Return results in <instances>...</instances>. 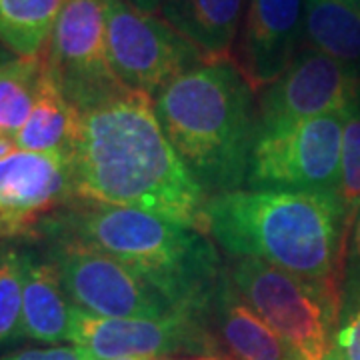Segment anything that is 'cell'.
Here are the masks:
<instances>
[{"label": "cell", "mask_w": 360, "mask_h": 360, "mask_svg": "<svg viewBox=\"0 0 360 360\" xmlns=\"http://www.w3.org/2000/svg\"><path fill=\"white\" fill-rule=\"evenodd\" d=\"M77 196L146 210L208 234V194L158 122L155 101L129 92L82 115L72 153Z\"/></svg>", "instance_id": "1"}, {"label": "cell", "mask_w": 360, "mask_h": 360, "mask_svg": "<svg viewBox=\"0 0 360 360\" xmlns=\"http://www.w3.org/2000/svg\"><path fill=\"white\" fill-rule=\"evenodd\" d=\"M22 248H0V348L13 347L25 338L22 326Z\"/></svg>", "instance_id": "21"}, {"label": "cell", "mask_w": 360, "mask_h": 360, "mask_svg": "<svg viewBox=\"0 0 360 360\" xmlns=\"http://www.w3.org/2000/svg\"><path fill=\"white\" fill-rule=\"evenodd\" d=\"M255 86L234 63L205 60L155 98L158 122L208 198L240 191L258 129Z\"/></svg>", "instance_id": "4"}, {"label": "cell", "mask_w": 360, "mask_h": 360, "mask_svg": "<svg viewBox=\"0 0 360 360\" xmlns=\"http://www.w3.org/2000/svg\"><path fill=\"white\" fill-rule=\"evenodd\" d=\"M231 283L300 360H324L342 310V292L257 258H234Z\"/></svg>", "instance_id": "5"}, {"label": "cell", "mask_w": 360, "mask_h": 360, "mask_svg": "<svg viewBox=\"0 0 360 360\" xmlns=\"http://www.w3.org/2000/svg\"><path fill=\"white\" fill-rule=\"evenodd\" d=\"M46 60L58 90L82 115L132 92L108 63L104 0H66Z\"/></svg>", "instance_id": "9"}, {"label": "cell", "mask_w": 360, "mask_h": 360, "mask_svg": "<svg viewBox=\"0 0 360 360\" xmlns=\"http://www.w3.org/2000/svg\"><path fill=\"white\" fill-rule=\"evenodd\" d=\"M324 360H360V300L342 304Z\"/></svg>", "instance_id": "23"}, {"label": "cell", "mask_w": 360, "mask_h": 360, "mask_svg": "<svg viewBox=\"0 0 360 360\" xmlns=\"http://www.w3.org/2000/svg\"><path fill=\"white\" fill-rule=\"evenodd\" d=\"M205 360H217V359H205Z\"/></svg>", "instance_id": "30"}, {"label": "cell", "mask_w": 360, "mask_h": 360, "mask_svg": "<svg viewBox=\"0 0 360 360\" xmlns=\"http://www.w3.org/2000/svg\"><path fill=\"white\" fill-rule=\"evenodd\" d=\"M304 32L310 49L360 65V0H307Z\"/></svg>", "instance_id": "18"}, {"label": "cell", "mask_w": 360, "mask_h": 360, "mask_svg": "<svg viewBox=\"0 0 360 360\" xmlns=\"http://www.w3.org/2000/svg\"><path fill=\"white\" fill-rule=\"evenodd\" d=\"M208 326L231 360H300L283 336L238 295L226 270L210 304Z\"/></svg>", "instance_id": "14"}, {"label": "cell", "mask_w": 360, "mask_h": 360, "mask_svg": "<svg viewBox=\"0 0 360 360\" xmlns=\"http://www.w3.org/2000/svg\"><path fill=\"white\" fill-rule=\"evenodd\" d=\"M208 234L234 258H257L342 292L348 240L333 193L234 191L212 196Z\"/></svg>", "instance_id": "3"}, {"label": "cell", "mask_w": 360, "mask_h": 360, "mask_svg": "<svg viewBox=\"0 0 360 360\" xmlns=\"http://www.w3.org/2000/svg\"><path fill=\"white\" fill-rule=\"evenodd\" d=\"M115 360H144V359H115Z\"/></svg>", "instance_id": "29"}, {"label": "cell", "mask_w": 360, "mask_h": 360, "mask_svg": "<svg viewBox=\"0 0 360 360\" xmlns=\"http://www.w3.org/2000/svg\"><path fill=\"white\" fill-rule=\"evenodd\" d=\"M348 110L260 124L252 142L248 191L336 194Z\"/></svg>", "instance_id": "6"}, {"label": "cell", "mask_w": 360, "mask_h": 360, "mask_svg": "<svg viewBox=\"0 0 360 360\" xmlns=\"http://www.w3.org/2000/svg\"><path fill=\"white\" fill-rule=\"evenodd\" d=\"M16 150H18V146H16L14 136H11V134H0V160L6 158V156L14 155Z\"/></svg>", "instance_id": "27"}, {"label": "cell", "mask_w": 360, "mask_h": 360, "mask_svg": "<svg viewBox=\"0 0 360 360\" xmlns=\"http://www.w3.org/2000/svg\"><path fill=\"white\" fill-rule=\"evenodd\" d=\"M68 342L94 360L144 359L172 354H208L217 340L208 321L176 314L168 319H104L72 307Z\"/></svg>", "instance_id": "10"}, {"label": "cell", "mask_w": 360, "mask_h": 360, "mask_svg": "<svg viewBox=\"0 0 360 360\" xmlns=\"http://www.w3.org/2000/svg\"><path fill=\"white\" fill-rule=\"evenodd\" d=\"M46 70V49L37 56H16L0 66V134L14 136L25 127L39 98Z\"/></svg>", "instance_id": "20"}, {"label": "cell", "mask_w": 360, "mask_h": 360, "mask_svg": "<svg viewBox=\"0 0 360 360\" xmlns=\"http://www.w3.org/2000/svg\"><path fill=\"white\" fill-rule=\"evenodd\" d=\"M13 58H16V56H14L13 52L8 51V49H6V46L2 44V42H0V66L6 65V63H11Z\"/></svg>", "instance_id": "28"}, {"label": "cell", "mask_w": 360, "mask_h": 360, "mask_svg": "<svg viewBox=\"0 0 360 360\" xmlns=\"http://www.w3.org/2000/svg\"><path fill=\"white\" fill-rule=\"evenodd\" d=\"M307 0H248L234 63L255 90L283 77L298 54Z\"/></svg>", "instance_id": "13"}, {"label": "cell", "mask_w": 360, "mask_h": 360, "mask_svg": "<svg viewBox=\"0 0 360 360\" xmlns=\"http://www.w3.org/2000/svg\"><path fill=\"white\" fill-rule=\"evenodd\" d=\"M336 198L342 210V226L348 240L360 214V98L350 108L345 124Z\"/></svg>", "instance_id": "22"}, {"label": "cell", "mask_w": 360, "mask_h": 360, "mask_svg": "<svg viewBox=\"0 0 360 360\" xmlns=\"http://www.w3.org/2000/svg\"><path fill=\"white\" fill-rule=\"evenodd\" d=\"M82 127V112L63 96L51 70L42 80L39 98L25 127L14 134L18 150L72 155Z\"/></svg>", "instance_id": "17"}, {"label": "cell", "mask_w": 360, "mask_h": 360, "mask_svg": "<svg viewBox=\"0 0 360 360\" xmlns=\"http://www.w3.org/2000/svg\"><path fill=\"white\" fill-rule=\"evenodd\" d=\"M0 248H2V243H0Z\"/></svg>", "instance_id": "31"}, {"label": "cell", "mask_w": 360, "mask_h": 360, "mask_svg": "<svg viewBox=\"0 0 360 360\" xmlns=\"http://www.w3.org/2000/svg\"><path fill=\"white\" fill-rule=\"evenodd\" d=\"M34 236L103 250L139 272L179 312L202 321L224 274L206 232L136 208L78 198L44 220Z\"/></svg>", "instance_id": "2"}, {"label": "cell", "mask_w": 360, "mask_h": 360, "mask_svg": "<svg viewBox=\"0 0 360 360\" xmlns=\"http://www.w3.org/2000/svg\"><path fill=\"white\" fill-rule=\"evenodd\" d=\"M72 307L104 319H168L182 314L124 262L70 240H44ZM191 316V314H188Z\"/></svg>", "instance_id": "7"}, {"label": "cell", "mask_w": 360, "mask_h": 360, "mask_svg": "<svg viewBox=\"0 0 360 360\" xmlns=\"http://www.w3.org/2000/svg\"><path fill=\"white\" fill-rule=\"evenodd\" d=\"M0 360H94L84 348L78 347H49V348H30L22 352H13Z\"/></svg>", "instance_id": "25"}, {"label": "cell", "mask_w": 360, "mask_h": 360, "mask_svg": "<svg viewBox=\"0 0 360 360\" xmlns=\"http://www.w3.org/2000/svg\"><path fill=\"white\" fill-rule=\"evenodd\" d=\"M245 0H162L160 13L205 60L232 58Z\"/></svg>", "instance_id": "16"}, {"label": "cell", "mask_w": 360, "mask_h": 360, "mask_svg": "<svg viewBox=\"0 0 360 360\" xmlns=\"http://www.w3.org/2000/svg\"><path fill=\"white\" fill-rule=\"evenodd\" d=\"M360 300V214L348 238L345 278H342V304Z\"/></svg>", "instance_id": "24"}, {"label": "cell", "mask_w": 360, "mask_h": 360, "mask_svg": "<svg viewBox=\"0 0 360 360\" xmlns=\"http://www.w3.org/2000/svg\"><path fill=\"white\" fill-rule=\"evenodd\" d=\"M66 0H0V42L28 58L46 49Z\"/></svg>", "instance_id": "19"}, {"label": "cell", "mask_w": 360, "mask_h": 360, "mask_svg": "<svg viewBox=\"0 0 360 360\" xmlns=\"http://www.w3.org/2000/svg\"><path fill=\"white\" fill-rule=\"evenodd\" d=\"M127 2L130 6L148 14H155L156 11H160V4H162V0H127Z\"/></svg>", "instance_id": "26"}, {"label": "cell", "mask_w": 360, "mask_h": 360, "mask_svg": "<svg viewBox=\"0 0 360 360\" xmlns=\"http://www.w3.org/2000/svg\"><path fill=\"white\" fill-rule=\"evenodd\" d=\"M78 200L72 155L16 150L0 160V243L34 236L56 210Z\"/></svg>", "instance_id": "11"}, {"label": "cell", "mask_w": 360, "mask_h": 360, "mask_svg": "<svg viewBox=\"0 0 360 360\" xmlns=\"http://www.w3.org/2000/svg\"><path fill=\"white\" fill-rule=\"evenodd\" d=\"M22 326L25 338L58 347L70 335V312L60 276L51 260L32 248H22Z\"/></svg>", "instance_id": "15"}, {"label": "cell", "mask_w": 360, "mask_h": 360, "mask_svg": "<svg viewBox=\"0 0 360 360\" xmlns=\"http://www.w3.org/2000/svg\"><path fill=\"white\" fill-rule=\"evenodd\" d=\"M106 54L116 78L136 94L155 101L180 75L205 63L184 37L127 0H104Z\"/></svg>", "instance_id": "8"}, {"label": "cell", "mask_w": 360, "mask_h": 360, "mask_svg": "<svg viewBox=\"0 0 360 360\" xmlns=\"http://www.w3.org/2000/svg\"><path fill=\"white\" fill-rule=\"evenodd\" d=\"M359 98V70L309 46L298 51L283 77L260 92L258 122H292L340 112Z\"/></svg>", "instance_id": "12"}]
</instances>
